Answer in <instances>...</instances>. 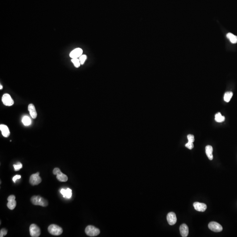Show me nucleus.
I'll list each match as a JSON object with an SVG mask.
<instances>
[{"mask_svg":"<svg viewBox=\"0 0 237 237\" xmlns=\"http://www.w3.org/2000/svg\"><path fill=\"white\" fill-rule=\"evenodd\" d=\"M31 201L34 205H39L43 207L48 206V202L47 200L40 196H33L31 198Z\"/></svg>","mask_w":237,"mask_h":237,"instance_id":"f257e3e1","label":"nucleus"},{"mask_svg":"<svg viewBox=\"0 0 237 237\" xmlns=\"http://www.w3.org/2000/svg\"><path fill=\"white\" fill-rule=\"evenodd\" d=\"M48 232L53 236H58L63 233V229L56 225H51L48 227Z\"/></svg>","mask_w":237,"mask_h":237,"instance_id":"f03ea898","label":"nucleus"},{"mask_svg":"<svg viewBox=\"0 0 237 237\" xmlns=\"http://www.w3.org/2000/svg\"><path fill=\"white\" fill-rule=\"evenodd\" d=\"M86 234L90 237L96 236L100 234V230L94 226L89 225L87 227L85 230Z\"/></svg>","mask_w":237,"mask_h":237,"instance_id":"7ed1b4c3","label":"nucleus"},{"mask_svg":"<svg viewBox=\"0 0 237 237\" xmlns=\"http://www.w3.org/2000/svg\"><path fill=\"white\" fill-rule=\"evenodd\" d=\"M54 174L56 175V177L59 181L61 182H66L68 180V177L66 175L61 172L58 168H55L53 171Z\"/></svg>","mask_w":237,"mask_h":237,"instance_id":"20e7f679","label":"nucleus"},{"mask_svg":"<svg viewBox=\"0 0 237 237\" xmlns=\"http://www.w3.org/2000/svg\"><path fill=\"white\" fill-rule=\"evenodd\" d=\"M30 233L31 236L38 237L41 235V230L37 225L32 224L30 227Z\"/></svg>","mask_w":237,"mask_h":237,"instance_id":"39448f33","label":"nucleus"},{"mask_svg":"<svg viewBox=\"0 0 237 237\" xmlns=\"http://www.w3.org/2000/svg\"><path fill=\"white\" fill-rule=\"evenodd\" d=\"M209 228L215 232H221L223 230V227L220 224L216 222H211L208 225Z\"/></svg>","mask_w":237,"mask_h":237,"instance_id":"423d86ee","label":"nucleus"},{"mask_svg":"<svg viewBox=\"0 0 237 237\" xmlns=\"http://www.w3.org/2000/svg\"><path fill=\"white\" fill-rule=\"evenodd\" d=\"M2 102L4 105L6 106H12L14 103L13 100L11 97L8 94H4L2 97Z\"/></svg>","mask_w":237,"mask_h":237,"instance_id":"0eeeda50","label":"nucleus"},{"mask_svg":"<svg viewBox=\"0 0 237 237\" xmlns=\"http://www.w3.org/2000/svg\"><path fill=\"white\" fill-rule=\"evenodd\" d=\"M41 182V178L39 176V172L31 175L30 178V183L32 185H36Z\"/></svg>","mask_w":237,"mask_h":237,"instance_id":"6e6552de","label":"nucleus"},{"mask_svg":"<svg viewBox=\"0 0 237 237\" xmlns=\"http://www.w3.org/2000/svg\"><path fill=\"white\" fill-rule=\"evenodd\" d=\"M15 199V196L14 195H11L8 198V203H7V207L9 209L13 210L15 208L16 206V201Z\"/></svg>","mask_w":237,"mask_h":237,"instance_id":"1a4fd4ad","label":"nucleus"},{"mask_svg":"<svg viewBox=\"0 0 237 237\" xmlns=\"http://www.w3.org/2000/svg\"><path fill=\"white\" fill-rule=\"evenodd\" d=\"M167 220L169 225H174L176 223L177 220L175 213L174 212H170L167 215Z\"/></svg>","mask_w":237,"mask_h":237,"instance_id":"9d476101","label":"nucleus"},{"mask_svg":"<svg viewBox=\"0 0 237 237\" xmlns=\"http://www.w3.org/2000/svg\"><path fill=\"white\" fill-rule=\"evenodd\" d=\"M194 208L196 211L199 212H204L207 209V206L205 203L198 202H194L193 204Z\"/></svg>","mask_w":237,"mask_h":237,"instance_id":"9b49d317","label":"nucleus"},{"mask_svg":"<svg viewBox=\"0 0 237 237\" xmlns=\"http://www.w3.org/2000/svg\"><path fill=\"white\" fill-rule=\"evenodd\" d=\"M82 49L80 48H77L72 51L70 53V56L72 59L78 58L82 55Z\"/></svg>","mask_w":237,"mask_h":237,"instance_id":"f8f14e48","label":"nucleus"},{"mask_svg":"<svg viewBox=\"0 0 237 237\" xmlns=\"http://www.w3.org/2000/svg\"><path fill=\"white\" fill-rule=\"evenodd\" d=\"M180 231L181 236L186 237L188 236L189 233L188 227L186 224H182L180 227Z\"/></svg>","mask_w":237,"mask_h":237,"instance_id":"ddd939ff","label":"nucleus"},{"mask_svg":"<svg viewBox=\"0 0 237 237\" xmlns=\"http://www.w3.org/2000/svg\"><path fill=\"white\" fill-rule=\"evenodd\" d=\"M0 130L1 131L2 134L4 137H8L10 134L9 130L7 126L4 124L0 125Z\"/></svg>","mask_w":237,"mask_h":237,"instance_id":"4468645a","label":"nucleus"},{"mask_svg":"<svg viewBox=\"0 0 237 237\" xmlns=\"http://www.w3.org/2000/svg\"><path fill=\"white\" fill-rule=\"evenodd\" d=\"M28 111L30 113L31 116L33 118H36L37 117V113L34 105L33 104H30L28 105Z\"/></svg>","mask_w":237,"mask_h":237,"instance_id":"2eb2a0df","label":"nucleus"},{"mask_svg":"<svg viewBox=\"0 0 237 237\" xmlns=\"http://www.w3.org/2000/svg\"><path fill=\"white\" fill-rule=\"evenodd\" d=\"M60 192L62 195H63L64 198H70L72 196V191L70 188H67L66 189H62Z\"/></svg>","mask_w":237,"mask_h":237,"instance_id":"dca6fc26","label":"nucleus"},{"mask_svg":"<svg viewBox=\"0 0 237 237\" xmlns=\"http://www.w3.org/2000/svg\"><path fill=\"white\" fill-rule=\"evenodd\" d=\"M213 148L211 145H207L206 147V153L207 156L209 160H212L213 159Z\"/></svg>","mask_w":237,"mask_h":237,"instance_id":"f3484780","label":"nucleus"},{"mask_svg":"<svg viewBox=\"0 0 237 237\" xmlns=\"http://www.w3.org/2000/svg\"><path fill=\"white\" fill-rule=\"evenodd\" d=\"M227 37L228 39H229L230 41L232 43L236 44L237 43V36H236L234 35L233 33H228L227 34Z\"/></svg>","mask_w":237,"mask_h":237,"instance_id":"a211bd4d","label":"nucleus"},{"mask_svg":"<svg viewBox=\"0 0 237 237\" xmlns=\"http://www.w3.org/2000/svg\"><path fill=\"white\" fill-rule=\"evenodd\" d=\"M215 119L216 122L221 123V122H223L225 121V117L222 116L220 113H218L215 115Z\"/></svg>","mask_w":237,"mask_h":237,"instance_id":"6ab92c4d","label":"nucleus"},{"mask_svg":"<svg viewBox=\"0 0 237 237\" xmlns=\"http://www.w3.org/2000/svg\"><path fill=\"white\" fill-rule=\"evenodd\" d=\"M22 122L25 126L30 125L31 124V120L30 117L28 116H24L23 118Z\"/></svg>","mask_w":237,"mask_h":237,"instance_id":"aec40b11","label":"nucleus"},{"mask_svg":"<svg viewBox=\"0 0 237 237\" xmlns=\"http://www.w3.org/2000/svg\"><path fill=\"white\" fill-rule=\"evenodd\" d=\"M233 96V93L231 92H227L225 93V96H224V100L227 103L230 102L231 97Z\"/></svg>","mask_w":237,"mask_h":237,"instance_id":"412c9836","label":"nucleus"},{"mask_svg":"<svg viewBox=\"0 0 237 237\" xmlns=\"http://www.w3.org/2000/svg\"><path fill=\"white\" fill-rule=\"evenodd\" d=\"M72 63L74 65L75 67L76 68H78L80 67L81 65V63H80V60L78 58H76V59H72L71 60Z\"/></svg>","mask_w":237,"mask_h":237,"instance_id":"4be33fe9","label":"nucleus"},{"mask_svg":"<svg viewBox=\"0 0 237 237\" xmlns=\"http://www.w3.org/2000/svg\"><path fill=\"white\" fill-rule=\"evenodd\" d=\"M15 171H17L20 170L22 168L23 165L20 162H18L16 164H14L13 165Z\"/></svg>","mask_w":237,"mask_h":237,"instance_id":"5701e85b","label":"nucleus"},{"mask_svg":"<svg viewBox=\"0 0 237 237\" xmlns=\"http://www.w3.org/2000/svg\"><path fill=\"white\" fill-rule=\"evenodd\" d=\"M87 58V57L86 55H82L79 57V60H80L81 64H84L85 61L86 60Z\"/></svg>","mask_w":237,"mask_h":237,"instance_id":"b1692460","label":"nucleus"},{"mask_svg":"<svg viewBox=\"0 0 237 237\" xmlns=\"http://www.w3.org/2000/svg\"><path fill=\"white\" fill-rule=\"evenodd\" d=\"M7 232L8 231H7V230L4 228L2 229L0 231V237H3L6 236L7 235Z\"/></svg>","mask_w":237,"mask_h":237,"instance_id":"393cba45","label":"nucleus"},{"mask_svg":"<svg viewBox=\"0 0 237 237\" xmlns=\"http://www.w3.org/2000/svg\"><path fill=\"white\" fill-rule=\"evenodd\" d=\"M188 139V142H191V143H193L195 141V138L193 135L188 134L187 136Z\"/></svg>","mask_w":237,"mask_h":237,"instance_id":"a878e982","label":"nucleus"},{"mask_svg":"<svg viewBox=\"0 0 237 237\" xmlns=\"http://www.w3.org/2000/svg\"><path fill=\"white\" fill-rule=\"evenodd\" d=\"M185 147L187 148H188V149L191 150V149H192V148H194V144H193V143L188 142L186 144Z\"/></svg>","mask_w":237,"mask_h":237,"instance_id":"bb28decb","label":"nucleus"},{"mask_svg":"<svg viewBox=\"0 0 237 237\" xmlns=\"http://www.w3.org/2000/svg\"><path fill=\"white\" fill-rule=\"evenodd\" d=\"M21 175H16L15 176L12 178V180L14 183H15L17 180L20 179L21 178Z\"/></svg>","mask_w":237,"mask_h":237,"instance_id":"cd10ccee","label":"nucleus"},{"mask_svg":"<svg viewBox=\"0 0 237 237\" xmlns=\"http://www.w3.org/2000/svg\"><path fill=\"white\" fill-rule=\"evenodd\" d=\"M2 88H3L2 86L1 85H0V89H1H1H2Z\"/></svg>","mask_w":237,"mask_h":237,"instance_id":"c85d7f7f","label":"nucleus"}]
</instances>
